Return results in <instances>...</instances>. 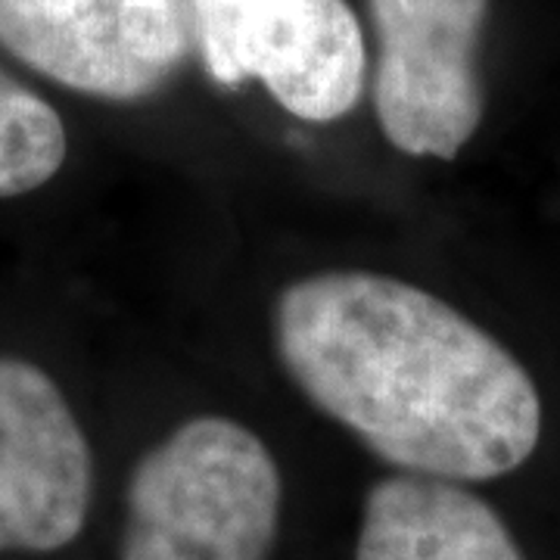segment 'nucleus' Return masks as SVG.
Segmentation results:
<instances>
[{
	"label": "nucleus",
	"mask_w": 560,
	"mask_h": 560,
	"mask_svg": "<svg viewBox=\"0 0 560 560\" xmlns=\"http://www.w3.org/2000/svg\"><path fill=\"white\" fill-rule=\"evenodd\" d=\"M187 44L184 0H0V47L97 101L156 94Z\"/></svg>",
	"instance_id": "5"
},
{
	"label": "nucleus",
	"mask_w": 560,
	"mask_h": 560,
	"mask_svg": "<svg viewBox=\"0 0 560 560\" xmlns=\"http://www.w3.org/2000/svg\"><path fill=\"white\" fill-rule=\"evenodd\" d=\"M275 342L302 393L401 474L495 480L539 445L526 368L415 283L371 271L296 280L275 305Z\"/></svg>",
	"instance_id": "1"
},
{
	"label": "nucleus",
	"mask_w": 560,
	"mask_h": 560,
	"mask_svg": "<svg viewBox=\"0 0 560 560\" xmlns=\"http://www.w3.org/2000/svg\"><path fill=\"white\" fill-rule=\"evenodd\" d=\"M60 113L0 69V200L44 187L66 162Z\"/></svg>",
	"instance_id": "8"
},
{
	"label": "nucleus",
	"mask_w": 560,
	"mask_h": 560,
	"mask_svg": "<svg viewBox=\"0 0 560 560\" xmlns=\"http://www.w3.org/2000/svg\"><path fill=\"white\" fill-rule=\"evenodd\" d=\"M374 113L405 156L455 160L482 121L480 40L489 0H368Z\"/></svg>",
	"instance_id": "4"
},
{
	"label": "nucleus",
	"mask_w": 560,
	"mask_h": 560,
	"mask_svg": "<svg viewBox=\"0 0 560 560\" xmlns=\"http://www.w3.org/2000/svg\"><path fill=\"white\" fill-rule=\"evenodd\" d=\"M355 560H526L499 511L460 482L393 474L371 486Z\"/></svg>",
	"instance_id": "7"
},
{
	"label": "nucleus",
	"mask_w": 560,
	"mask_h": 560,
	"mask_svg": "<svg viewBox=\"0 0 560 560\" xmlns=\"http://www.w3.org/2000/svg\"><path fill=\"white\" fill-rule=\"evenodd\" d=\"M94 460L60 386L25 359H0V555H50L79 539Z\"/></svg>",
	"instance_id": "6"
},
{
	"label": "nucleus",
	"mask_w": 560,
	"mask_h": 560,
	"mask_svg": "<svg viewBox=\"0 0 560 560\" xmlns=\"http://www.w3.org/2000/svg\"><path fill=\"white\" fill-rule=\"evenodd\" d=\"M280 501L278 460L249 427L187 420L128 480L119 560H268Z\"/></svg>",
	"instance_id": "2"
},
{
	"label": "nucleus",
	"mask_w": 560,
	"mask_h": 560,
	"mask_svg": "<svg viewBox=\"0 0 560 560\" xmlns=\"http://www.w3.org/2000/svg\"><path fill=\"white\" fill-rule=\"evenodd\" d=\"M184 10L219 84L259 79L305 121L342 119L364 94L368 50L346 0H184Z\"/></svg>",
	"instance_id": "3"
}]
</instances>
